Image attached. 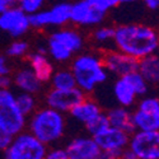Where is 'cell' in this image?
I'll list each match as a JSON object with an SVG mask.
<instances>
[{
	"label": "cell",
	"mask_w": 159,
	"mask_h": 159,
	"mask_svg": "<svg viewBox=\"0 0 159 159\" xmlns=\"http://www.w3.org/2000/svg\"><path fill=\"white\" fill-rule=\"evenodd\" d=\"M11 68H10V62L9 57L7 55H0V75H10Z\"/></svg>",
	"instance_id": "4dcf8cb0"
},
{
	"label": "cell",
	"mask_w": 159,
	"mask_h": 159,
	"mask_svg": "<svg viewBox=\"0 0 159 159\" xmlns=\"http://www.w3.org/2000/svg\"><path fill=\"white\" fill-rule=\"evenodd\" d=\"M50 85L55 89H70L76 87V83L70 69H59L52 74L50 79Z\"/></svg>",
	"instance_id": "7402d4cb"
},
{
	"label": "cell",
	"mask_w": 159,
	"mask_h": 159,
	"mask_svg": "<svg viewBox=\"0 0 159 159\" xmlns=\"http://www.w3.org/2000/svg\"><path fill=\"white\" fill-rule=\"evenodd\" d=\"M102 62L108 74L117 78L125 76L138 70L139 60L131 57L116 48H108L102 52Z\"/></svg>",
	"instance_id": "8fae6325"
},
{
	"label": "cell",
	"mask_w": 159,
	"mask_h": 159,
	"mask_svg": "<svg viewBox=\"0 0 159 159\" xmlns=\"http://www.w3.org/2000/svg\"><path fill=\"white\" fill-rule=\"evenodd\" d=\"M71 3L60 2L48 9H41L30 16L31 28L43 30L47 27H64L70 22Z\"/></svg>",
	"instance_id": "52a82bcc"
},
{
	"label": "cell",
	"mask_w": 159,
	"mask_h": 159,
	"mask_svg": "<svg viewBox=\"0 0 159 159\" xmlns=\"http://www.w3.org/2000/svg\"><path fill=\"white\" fill-rule=\"evenodd\" d=\"M27 118L18 107L14 92L0 89V129L14 136L27 127Z\"/></svg>",
	"instance_id": "5b68a950"
},
{
	"label": "cell",
	"mask_w": 159,
	"mask_h": 159,
	"mask_svg": "<svg viewBox=\"0 0 159 159\" xmlns=\"http://www.w3.org/2000/svg\"><path fill=\"white\" fill-rule=\"evenodd\" d=\"M27 61L28 66L43 84L50 82L52 74L55 71V68L50 56L47 55L46 48H37L32 52L30 51L27 55Z\"/></svg>",
	"instance_id": "9a60e30c"
},
{
	"label": "cell",
	"mask_w": 159,
	"mask_h": 159,
	"mask_svg": "<svg viewBox=\"0 0 159 159\" xmlns=\"http://www.w3.org/2000/svg\"><path fill=\"white\" fill-rule=\"evenodd\" d=\"M159 32L147 24L129 23L115 28L113 48L140 60L157 52Z\"/></svg>",
	"instance_id": "6da1fadb"
},
{
	"label": "cell",
	"mask_w": 159,
	"mask_h": 159,
	"mask_svg": "<svg viewBox=\"0 0 159 159\" xmlns=\"http://www.w3.org/2000/svg\"><path fill=\"white\" fill-rule=\"evenodd\" d=\"M121 155H122V150H117V149L102 150L101 159H121Z\"/></svg>",
	"instance_id": "1f68e13d"
},
{
	"label": "cell",
	"mask_w": 159,
	"mask_h": 159,
	"mask_svg": "<svg viewBox=\"0 0 159 159\" xmlns=\"http://www.w3.org/2000/svg\"><path fill=\"white\" fill-rule=\"evenodd\" d=\"M126 79L129 80V83L131 84V87L134 88L135 93H136V97L138 98H141L144 96L148 94V90H149V83L145 80L144 76L136 70V71H132L127 75H125Z\"/></svg>",
	"instance_id": "d4e9b609"
},
{
	"label": "cell",
	"mask_w": 159,
	"mask_h": 159,
	"mask_svg": "<svg viewBox=\"0 0 159 159\" xmlns=\"http://www.w3.org/2000/svg\"><path fill=\"white\" fill-rule=\"evenodd\" d=\"M136 2H139V0H121L120 4H126V5H130V4H134V3H136Z\"/></svg>",
	"instance_id": "74e56055"
},
{
	"label": "cell",
	"mask_w": 159,
	"mask_h": 159,
	"mask_svg": "<svg viewBox=\"0 0 159 159\" xmlns=\"http://www.w3.org/2000/svg\"><path fill=\"white\" fill-rule=\"evenodd\" d=\"M16 5H17V0H0V14Z\"/></svg>",
	"instance_id": "e575fe53"
},
{
	"label": "cell",
	"mask_w": 159,
	"mask_h": 159,
	"mask_svg": "<svg viewBox=\"0 0 159 159\" xmlns=\"http://www.w3.org/2000/svg\"><path fill=\"white\" fill-rule=\"evenodd\" d=\"M47 145L39 141L27 130L11 138L4 150L5 159H43L47 153Z\"/></svg>",
	"instance_id": "8992f818"
},
{
	"label": "cell",
	"mask_w": 159,
	"mask_h": 159,
	"mask_svg": "<svg viewBox=\"0 0 159 159\" xmlns=\"http://www.w3.org/2000/svg\"><path fill=\"white\" fill-rule=\"evenodd\" d=\"M46 0H18L17 7L20 8L25 14H33V13H37L38 10H41L43 8Z\"/></svg>",
	"instance_id": "83f0119b"
},
{
	"label": "cell",
	"mask_w": 159,
	"mask_h": 159,
	"mask_svg": "<svg viewBox=\"0 0 159 159\" xmlns=\"http://www.w3.org/2000/svg\"><path fill=\"white\" fill-rule=\"evenodd\" d=\"M17 3H18V0H17Z\"/></svg>",
	"instance_id": "60d3db41"
},
{
	"label": "cell",
	"mask_w": 159,
	"mask_h": 159,
	"mask_svg": "<svg viewBox=\"0 0 159 159\" xmlns=\"http://www.w3.org/2000/svg\"><path fill=\"white\" fill-rule=\"evenodd\" d=\"M30 52V43L22 38H16L5 50V55L9 59H23L27 57Z\"/></svg>",
	"instance_id": "cb8c5ba5"
},
{
	"label": "cell",
	"mask_w": 159,
	"mask_h": 159,
	"mask_svg": "<svg viewBox=\"0 0 159 159\" xmlns=\"http://www.w3.org/2000/svg\"><path fill=\"white\" fill-rule=\"evenodd\" d=\"M84 47V38L75 28L61 27L54 31L47 38L46 52L51 60L66 62L80 52Z\"/></svg>",
	"instance_id": "277c9868"
},
{
	"label": "cell",
	"mask_w": 159,
	"mask_h": 159,
	"mask_svg": "<svg viewBox=\"0 0 159 159\" xmlns=\"http://www.w3.org/2000/svg\"><path fill=\"white\" fill-rule=\"evenodd\" d=\"M102 112L103 111L101 108V106L94 99H90V98L85 97L83 101L79 102L69 112V115L78 124H82V125L85 126L90 121H93L94 118L97 116H99Z\"/></svg>",
	"instance_id": "ac0fdd59"
},
{
	"label": "cell",
	"mask_w": 159,
	"mask_h": 159,
	"mask_svg": "<svg viewBox=\"0 0 159 159\" xmlns=\"http://www.w3.org/2000/svg\"><path fill=\"white\" fill-rule=\"evenodd\" d=\"M16 101L23 115L27 117H30L37 110V98L34 94L18 92V93H16Z\"/></svg>",
	"instance_id": "603a6c76"
},
{
	"label": "cell",
	"mask_w": 159,
	"mask_h": 159,
	"mask_svg": "<svg viewBox=\"0 0 159 159\" xmlns=\"http://www.w3.org/2000/svg\"><path fill=\"white\" fill-rule=\"evenodd\" d=\"M110 126L108 120H107V116H106L104 112H102L99 116H97L93 121H90L89 124H87L84 127L88 132V135H90L92 138L97 136L98 134H101L102 131H104Z\"/></svg>",
	"instance_id": "4316f807"
},
{
	"label": "cell",
	"mask_w": 159,
	"mask_h": 159,
	"mask_svg": "<svg viewBox=\"0 0 159 159\" xmlns=\"http://www.w3.org/2000/svg\"><path fill=\"white\" fill-rule=\"evenodd\" d=\"M132 121L135 130L139 131L159 130V98L141 97L132 111Z\"/></svg>",
	"instance_id": "ba28073f"
},
{
	"label": "cell",
	"mask_w": 159,
	"mask_h": 159,
	"mask_svg": "<svg viewBox=\"0 0 159 159\" xmlns=\"http://www.w3.org/2000/svg\"><path fill=\"white\" fill-rule=\"evenodd\" d=\"M144 5L150 10H157L159 9V0H143Z\"/></svg>",
	"instance_id": "d590c367"
},
{
	"label": "cell",
	"mask_w": 159,
	"mask_h": 159,
	"mask_svg": "<svg viewBox=\"0 0 159 159\" xmlns=\"http://www.w3.org/2000/svg\"><path fill=\"white\" fill-rule=\"evenodd\" d=\"M129 139H130V134L112 126H108L101 134L94 136V140L97 141L102 150H112V149L124 150L125 148H127Z\"/></svg>",
	"instance_id": "2e32d148"
},
{
	"label": "cell",
	"mask_w": 159,
	"mask_h": 159,
	"mask_svg": "<svg viewBox=\"0 0 159 159\" xmlns=\"http://www.w3.org/2000/svg\"><path fill=\"white\" fill-rule=\"evenodd\" d=\"M138 71L149 84H158L159 80V56L157 54L145 56L139 60Z\"/></svg>",
	"instance_id": "44dd1931"
},
{
	"label": "cell",
	"mask_w": 159,
	"mask_h": 159,
	"mask_svg": "<svg viewBox=\"0 0 159 159\" xmlns=\"http://www.w3.org/2000/svg\"><path fill=\"white\" fill-rule=\"evenodd\" d=\"M76 87L84 93H92L108 79V73L102 62L101 55L93 52L75 55L70 64Z\"/></svg>",
	"instance_id": "7a4b0ae2"
},
{
	"label": "cell",
	"mask_w": 159,
	"mask_h": 159,
	"mask_svg": "<svg viewBox=\"0 0 159 159\" xmlns=\"http://www.w3.org/2000/svg\"><path fill=\"white\" fill-rule=\"evenodd\" d=\"M13 84V78L10 75H0V89H9Z\"/></svg>",
	"instance_id": "836d02e7"
},
{
	"label": "cell",
	"mask_w": 159,
	"mask_h": 159,
	"mask_svg": "<svg viewBox=\"0 0 159 159\" xmlns=\"http://www.w3.org/2000/svg\"><path fill=\"white\" fill-rule=\"evenodd\" d=\"M84 98L85 93L78 87L70 89L51 88L45 96V103L47 107H51L61 113H69Z\"/></svg>",
	"instance_id": "30bf717a"
},
{
	"label": "cell",
	"mask_w": 159,
	"mask_h": 159,
	"mask_svg": "<svg viewBox=\"0 0 159 159\" xmlns=\"http://www.w3.org/2000/svg\"><path fill=\"white\" fill-rule=\"evenodd\" d=\"M31 30L30 16L16 7H11L0 14V31L8 33L13 38H22Z\"/></svg>",
	"instance_id": "7c38bea8"
},
{
	"label": "cell",
	"mask_w": 159,
	"mask_h": 159,
	"mask_svg": "<svg viewBox=\"0 0 159 159\" xmlns=\"http://www.w3.org/2000/svg\"><path fill=\"white\" fill-rule=\"evenodd\" d=\"M121 159H136V157H135V154L132 153V152H131L129 148H125V149L122 150Z\"/></svg>",
	"instance_id": "8d00e7d4"
},
{
	"label": "cell",
	"mask_w": 159,
	"mask_h": 159,
	"mask_svg": "<svg viewBox=\"0 0 159 159\" xmlns=\"http://www.w3.org/2000/svg\"><path fill=\"white\" fill-rule=\"evenodd\" d=\"M155 54L159 56V41H158V47H157V52H155Z\"/></svg>",
	"instance_id": "f35d334b"
},
{
	"label": "cell",
	"mask_w": 159,
	"mask_h": 159,
	"mask_svg": "<svg viewBox=\"0 0 159 159\" xmlns=\"http://www.w3.org/2000/svg\"><path fill=\"white\" fill-rule=\"evenodd\" d=\"M43 159H69V157L66 154L65 148H52L47 149Z\"/></svg>",
	"instance_id": "f546056e"
},
{
	"label": "cell",
	"mask_w": 159,
	"mask_h": 159,
	"mask_svg": "<svg viewBox=\"0 0 159 159\" xmlns=\"http://www.w3.org/2000/svg\"><path fill=\"white\" fill-rule=\"evenodd\" d=\"M93 41L98 46H104L107 43L113 45V38H115V27L111 25H98L92 34Z\"/></svg>",
	"instance_id": "484cf974"
},
{
	"label": "cell",
	"mask_w": 159,
	"mask_h": 159,
	"mask_svg": "<svg viewBox=\"0 0 159 159\" xmlns=\"http://www.w3.org/2000/svg\"><path fill=\"white\" fill-rule=\"evenodd\" d=\"M11 78L13 85L18 89V92H24V93H31L36 96L42 90L43 83L37 78V75L28 65L19 68Z\"/></svg>",
	"instance_id": "e0dca14e"
},
{
	"label": "cell",
	"mask_w": 159,
	"mask_h": 159,
	"mask_svg": "<svg viewBox=\"0 0 159 159\" xmlns=\"http://www.w3.org/2000/svg\"><path fill=\"white\" fill-rule=\"evenodd\" d=\"M65 150L69 159H101L102 149L90 135H79L68 141Z\"/></svg>",
	"instance_id": "4fadbf2b"
},
{
	"label": "cell",
	"mask_w": 159,
	"mask_h": 159,
	"mask_svg": "<svg viewBox=\"0 0 159 159\" xmlns=\"http://www.w3.org/2000/svg\"><path fill=\"white\" fill-rule=\"evenodd\" d=\"M158 84H159V80H158Z\"/></svg>",
	"instance_id": "ab89813d"
},
{
	"label": "cell",
	"mask_w": 159,
	"mask_h": 159,
	"mask_svg": "<svg viewBox=\"0 0 159 159\" xmlns=\"http://www.w3.org/2000/svg\"><path fill=\"white\" fill-rule=\"evenodd\" d=\"M112 92H113V97L116 102L120 106H124V107H127V108L134 106V103L138 99L135 90L129 83L126 76H120L116 79V82L113 83Z\"/></svg>",
	"instance_id": "ffe728a7"
},
{
	"label": "cell",
	"mask_w": 159,
	"mask_h": 159,
	"mask_svg": "<svg viewBox=\"0 0 159 159\" xmlns=\"http://www.w3.org/2000/svg\"><path fill=\"white\" fill-rule=\"evenodd\" d=\"M27 129L33 136L48 147L62 139L66 130V118L64 113L45 106L37 108L27 118Z\"/></svg>",
	"instance_id": "3957f363"
},
{
	"label": "cell",
	"mask_w": 159,
	"mask_h": 159,
	"mask_svg": "<svg viewBox=\"0 0 159 159\" xmlns=\"http://www.w3.org/2000/svg\"><path fill=\"white\" fill-rule=\"evenodd\" d=\"M106 116H107L110 126L120 129L127 134H132L135 131L134 121H132V111H130V108L124 107V106H117L106 112Z\"/></svg>",
	"instance_id": "d6986e66"
},
{
	"label": "cell",
	"mask_w": 159,
	"mask_h": 159,
	"mask_svg": "<svg viewBox=\"0 0 159 159\" xmlns=\"http://www.w3.org/2000/svg\"><path fill=\"white\" fill-rule=\"evenodd\" d=\"M106 14L98 11L88 0H78L71 4L70 22L79 27H98L104 20Z\"/></svg>",
	"instance_id": "5bb4252c"
},
{
	"label": "cell",
	"mask_w": 159,
	"mask_h": 159,
	"mask_svg": "<svg viewBox=\"0 0 159 159\" xmlns=\"http://www.w3.org/2000/svg\"><path fill=\"white\" fill-rule=\"evenodd\" d=\"M88 2L93 5L97 10H99L101 13L107 16V13L116 8L117 5H120V2L121 0H88Z\"/></svg>",
	"instance_id": "f1b7e54d"
},
{
	"label": "cell",
	"mask_w": 159,
	"mask_h": 159,
	"mask_svg": "<svg viewBox=\"0 0 159 159\" xmlns=\"http://www.w3.org/2000/svg\"><path fill=\"white\" fill-rule=\"evenodd\" d=\"M11 138L13 136H10L9 134H7V132L3 129H0V150H5V148L9 145Z\"/></svg>",
	"instance_id": "d6a6232c"
},
{
	"label": "cell",
	"mask_w": 159,
	"mask_h": 159,
	"mask_svg": "<svg viewBox=\"0 0 159 159\" xmlns=\"http://www.w3.org/2000/svg\"><path fill=\"white\" fill-rule=\"evenodd\" d=\"M127 148L136 159H159V130L139 131L130 134Z\"/></svg>",
	"instance_id": "9c48e42d"
}]
</instances>
